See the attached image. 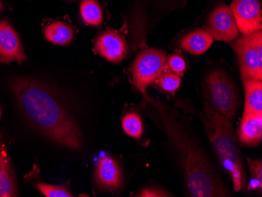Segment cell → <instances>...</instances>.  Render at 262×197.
I'll list each match as a JSON object with an SVG mask.
<instances>
[{"instance_id": "cell-1", "label": "cell", "mask_w": 262, "mask_h": 197, "mask_svg": "<svg viewBox=\"0 0 262 197\" xmlns=\"http://www.w3.org/2000/svg\"><path fill=\"white\" fill-rule=\"evenodd\" d=\"M9 85L20 111L38 132L57 145L73 150L82 148L79 126L54 91L28 78H14Z\"/></svg>"}, {"instance_id": "cell-2", "label": "cell", "mask_w": 262, "mask_h": 197, "mask_svg": "<svg viewBox=\"0 0 262 197\" xmlns=\"http://www.w3.org/2000/svg\"><path fill=\"white\" fill-rule=\"evenodd\" d=\"M158 111L166 135L180 159L186 187L191 196H229L230 193L205 154L171 113L159 101L148 98Z\"/></svg>"}, {"instance_id": "cell-3", "label": "cell", "mask_w": 262, "mask_h": 197, "mask_svg": "<svg viewBox=\"0 0 262 197\" xmlns=\"http://www.w3.org/2000/svg\"><path fill=\"white\" fill-rule=\"evenodd\" d=\"M217 158L229 173L235 192H239L247 185V176L243 163L242 154L230 120L206 113H197Z\"/></svg>"}, {"instance_id": "cell-4", "label": "cell", "mask_w": 262, "mask_h": 197, "mask_svg": "<svg viewBox=\"0 0 262 197\" xmlns=\"http://www.w3.org/2000/svg\"><path fill=\"white\" fill-rule=\"evenodd\" d=\"M239 105L233 79L222 70H213L206 79L204 113L232 120Z\"/></svg>"}, {"instance_id": "cell-5", "label": "cell", "mask_w": 262, "mask_h": 197, "mask_svg": "<svg viewBox=\"0 0 262 197\" xmlns=\"http://www.w3.org/2000/svg\"><path fill=\"white\" fill-rule=\"evenodd\" d=\"M239 60L243 80L262 79V32L243 35L232 43Z\"/></svg>"}, {"instance_id": "cell-6", "label": "cell", "mask_w": 262, "mask_h": 197, "mask_svg": "<svg viewBox=\"0 0 262 197\" xmlns=\"http://www.w3.org/2000/svg\"><path fill=\"white\" fill-rule=\"evenodd\" d=\"M167 61L165 51L147 49L141 51L132 65V79L135 87L148 99L146 88L155 83L164 71Z\"/></svg>"}, {"instance_id": "cell-7", "label": "cell", "mask_w": 262, "mask_h": 197, "mask_svg": "<svg viewBox=\"0 0 262 197\" xmlns=\"http://www.w3.org/2000/svg\"><path fill=\"white\" fill-rule=\"evenodd\" d=\"M230 9L237 28L243 35L261 30L262 10L260 0H233Z\"/></svg>"}, {"instance_id": "cell-8", "label": "cell", "mask_w": 262, "mask_h": 197, "mask_svg": "<svg viewBox=\"0 0 262 197\" xmlns=\"http://www.w3.org/2000/svg\"><path fill=\"white\" fill-rule=\"evenodd\" d=\"M207 30L216 40L231 42L236 39L239 32L230 7L221 5L213 10L209 16Z\"/></svg>"}, {"instance_id": "cell-9", "label": "cell", "mask_w": 262, "mask_h": 197, "mask_svg": "<svg viewBox=\"0 0 262 197\" xmlns=\"http://www.w3.org/2000/svg\"><path fill=\"white\" fill-rule=\"evenodd\" d=\"M94 182L98 189L113 192L119 190L123 182V173L118 162L110 156H104L98 160Z\"/></svg>"}, {"instance_id": "cell-10", "label": "cell", "mask_w": 262, "mask_h": 197, "mask_svg": "<svg viewBox=\"0 0 262 197\" xmlns=\"http://www.w3.org/2000/svg\"><path fill=\"white\" fill-rule=\"evenodd\" d=\"M26 59V54L17 32L8 20H0V62H21Z\"/></svg>"}, {"instance_id": "cell-11", "label": "cell", "mask_w": 262, "mask_h": 197, "mask_svg": "<svg viewBox=\"0 0 262 197\" xmlns=\"http://www.w3.org/2000/svg\"><path fill=\"white\" fill-rule=\"evenodd\" d=\"M95 50L100 56L113 63L123 61L128 51L124 38L113 30L106 31L98 36Z\"/></svg>"}, {"instance_id": "cell-12", "label": "cell", "mask_w": 262, "mask_h": 197, "mask_svg": "<svg viewBox=\"0 0 262 197\" xmlns=\"http://www.w3.org/2000/svg\"><path fill=\"white\" fill-rule=\"evenodd\" d=\"M18 195L17 179L7 145L0 137V197Z\"/></svg>"}, {"instance_id": "cell-13", "label": "cell", "mask_w": 262, "mask_h": 197, "mask_svg": "<svg viewBox=\"0 0 262 197\" xmlns=\"http://www.w3.org/2000/svg\"><path fill=\"white\" fill-rule=\"evenodd\" d=\"M238 133L241 143L247 146H257L262 139V113L244 112Z\"/></svg>"}, {"instance_id": "cell-14", "label": "cell", "mask_w": 262, "mask_h": 197, "mask_svg": "<svg viewBox=\"0 0 262 197\" xmlns=\"http://www.w3.org/2000/svg\"><path fill=\"white\" fill-rule=\"evenodd\" d=\"M213 36L207 29H196L187 34L180 42L181 48L193 55H200L207 51L213 42Z\"/></svg>"}, {"instance_id": "cell-15", "label": "cell", "mask_w": 262, "mask_h": 197, "mask_svg": "<svg viewBox=\"0 0 262 197\" xmlns=\"http://www.w3.org/2000/svg\"><path fill=\"white\" fill-rule=\"evenodd\" d=\"M245 105L244 113H262V82L257 79H244Z\"/></svg>"}, {"instance_id": "cell-16", "label": "cell", "mask_w": 262, "mask_h": 197, "mask_svg": "<svg viewBox=\"0 0 262 197\" xmlns=\"http://www.w3.org/2000/svg\"><path fill=\"white\" fill-rule=\"evenodd\" d=\"M44 36L51 43L66 46L73 40L74 32L70 26L63 22L54 21L46 27Z\"/></svg>"}, {"instance_id": "cell-17", "label": "cell", "mask_w": 262, "mask_h": 197, "mask_svg": "<svg viewBox=\"0 0 262 197\" xmlns=\"http://www.w3.org/2000/svg\"><path fill=\"white\" fill-rule=\"evenodd\" d=\"M80 14L88 26H100L104 19L102 8L97 0H82L80 4Z\"/></svg>"}, {"instance_id": "cell-18", "label": "cell", "mask_w": 262, "mask_h": 197, "mask_svg": "<svg viewBox=\"0 0 262 197\" xmlns=\"http://www.w3.org/2000/svg\"><path fill=\"white\" fill-rule=\"evenodd\" d=\"M122 126L125 133L132 138L138 139L142 135V121L136 113H130L125 115L122 120Z\"/></svg>"}, {"instance_id": "cell-19", "label": "cell", "mask_w": 262, "mask_h": 197, "mask_svg": "<svg viewBox=\"0 0 262 197\" xmlns=\"http://www.w3.org/2000/svg\"><path fill=\"white\" fill-rule=\"evenodd\" d=\"M155 83H157L163 91L174 92L180 87L182 79L176 73L163 71Z\"/></svg>"}, {"instance_id": "cell-20", "label": "cell", "mask_w": 262, "mask_h": 197, "mask_svg": "<svg viewBox=\"0 0 262 197\" xmlns=\"http://www.w3.org/2000/svg\"><path fill=\"white\" fill-rule=\"evenodd\" d=\"M34 185L38 190L47 197H73L66 186L49 185L41 182H34Z\"/></svg>"}, {"instance_id": "cell-21", "label": "cell", "mask_w": 262, "mask_h": 197, "mask_svg": "<svg viewBox=\"0 0 262 197\" xmlns=\"http://www.w3.org/2000/svg\"><path fill=\"white\" fill-rule=\"evenodd\" d=\"M247 164L251 176L255 179L258 185L259 190L262 189V163L260 160H252L247 158Z\"/></svg>"}, {"instance_id": "cell-22", "label": "cell", "mask_w": 262, "mask_h": 197, "mask_svg": "<svg viewBox=\"0 0 262 197\" xmlns=\"http://www.w3.org/2000/svg\"><path fill=\"white\" fill-rule=\"evenodd\" d=\"M166 62L174 73H183L186 69V62L185 60L181 56L177 55V54L170 56Z\"/></svg>"}, {"instance_id": "cell-23", "label": "cell", "mask_w": 262, "mask_h": 197, "mask_svg": "<svg viewBox=\"0 0 262 197\" xmlns=\"http://www.w3.org/2000/svg\"><path fill=\"white\" fill-rule=\"evenodd\" d=\"M137 196L142 197H164L170 196V194L164 190L160 189H156V188H151V189H145L141 191L138 194Z\"/></svg>"}, {"instance_id": "cell-24", "label": "cell", "mask_w": 262, "mask_h": 197, "mask_svg": "<svg viewBox=\"0 0 262 197\" xmlns=\"http://www.w3.org/2000/svg\"><path fill=\"white\" fill-rule=\"evenodd\" d=\"M3 7H4V5H3L2 2L0 1V11L2 10Z\"/></svg>"}, {"instance_id": "cell-25", "label": "cell", "mask_w": 262, "mask_h": 197, "mask_svg": "<svg viewBox=\"0 0 262 197\" xmlns=\"http://www.w3.org/2000/svg\"><path fill=\"white\" fill-rule=\"evenodd\" d=\"M0 118H1V110H0Z\"/></svg>"}]
</instances>
